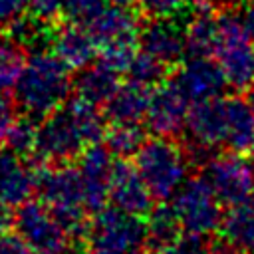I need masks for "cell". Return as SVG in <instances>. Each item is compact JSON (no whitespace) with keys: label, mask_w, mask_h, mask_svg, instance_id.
Wrapping results in <instances>:
<instances>
[{"label":"cell","mask_w":254,"mask_h":254,"mask_svg":"<svg viewBox=\"0 0 254 254\" xmlns=\"http://www.w3.org/2000/svg\"><path fill=\"white\" fill-rule=\"evenodd\" d=\"M105 113L79 95L65 99L58 109L38 119L34 155L50 165L77 159L105 135Z\"/></svg>","instance_id":"obj_1"},{"label":"cell","mask_w":254,"mask_h":254,"mask_svg":"<svg viewBox=\"0 0 254 254\" xmlns=\"http://www.w3.org/2000/svg\"><path fill=\"white\" fill-rule=\"evenodd\" d=\"M73 89L69 67L54 52H36L28 58L26 67L14 87V101L34 119L58 109Z\"/></svg>","instance_id":"obj_2"},{"label":"cell","mask_w":254,"mask_h":254,"mask_svg":"<svg viewBox=\"0 0 254 254\" xmlns=\"http://www.w3.org/2000/svg\"><path fill=\"white\" fill-rule=\"evenodd\" d=\"M135 167L155 200H169L187 181L189 153L175 137L155 135L145 139L135 153Z\"/></svg>","instance_id":"obj_3"},{"label":"cell","mask_w":254,"mask_h":254,"mask_svg":"<svg viewBox=\"0 0 254 254\" xmlns=\"http://www.w3.org/2000/svg\"><path fill=\"white\" fill-rule=\"evenodd\" d=\"M83 240L89 254H131L145 244L147 226L137 214L103 206L89 220Z\"/></svg>","instance_id":"obj_4"},{"label":"cell","mask_w":254,"mask_h":254,"mask_svg":"<svg viewBox=\"0 0 254 254\" xmlns=\"http://www.w3.org/2000/svg\"><path fill=\"white\" fill-rule=\"evenodd\" d=\"M214 58L232 89L246 91L254 83V42L246 34L240 16L230 12L218 14Z\"/></svg>","instance_id":"obj_5"},{"label":"cell","mask_w":254,"mask_h":254,"mask_svg":"<svg viewBox=\"0 0 254 254\" xmlns=\"http://www.w3.org/2000/svg\"><path fill=\"white\" fill-rule=\"evenodd\" d=\"M220 204V198L214 194L204 177L187 179L171 198V206L183 230L198 234H210L220 228L224 214Z\"/></svg>","instance_id":"obj_6"},{"label":"cell","mask_w":254,"mask_h":254,"mask_svg":"<svg viewBox=\"0 0 254 254\" xmlns=\"http://www.w3.org/2000/svg\"><path fill=\"white\" fill-rule=\"evenodd\" d=\"M16 232L34 254H65L71 238L60 224L56 212L44 200H26L14 214Z\"/></svg>","instance_id":"obj_7"},{"label":"cell","mask_w":254,"mask_h":254,"mask_svg":"<svg viewBox=\"0 0 254 254\" xmlns=\"http://www.w3.org/2000/svg\"><path fill=\"white\" fill-rule=\"evenodd\" d=\"M202 177L222 204L240 202L254 192V163L234 151L208 157L202 165Z\"/></svg>","instance_id":"obj_8"},{"label":"cell","mask_w":254,"mask_h":254,"mask_svg":"<svg viewBox=\"0 0 254 254\" xmlns=\"http://www.w3.org/2000/svg\"><path fill=\"white\" fill-rule=\"evenodd\" d=\"M185 131L189 135V159L208 155L210 149L226 145V97L192 103L187 115Z\"/></svg>","instance_id":"obj_9"},{"label":"cell","mask_w":254,"mask_h":254,"mask_svg":"<svg viewBox=\"0 0 254 254\" xmlns=\"http://www.w3.org/2000/svg\"><path fill=\"white\" fill-rule=\"evenodd\" d=\"M169 79L181 89L190 105L220 97L228 85L218 62L210 58H187L171 71Z\"/></svg>","instance_id":"obj_10"},{"label":"cell","mask_w":254,"mask_h":254,"mask_svg":"<svg viewBox=\"0 0 254 254\" xmlns=\"http://www.w3.org/2000/svg\"><path fill=\"white\" fill-rule=\"evenodd\" d=\"M189 109H190L189 99L167 77L161 85H157L151 91V101L145 115L147 127L155 135L177 137L185 131Z\"/></svg>","instance_id":"obj_11"},{"label":"cell","mask_w":254,"mask_h":254,"mask_svg":"<svg viewBox=\"0 0 254 254\" xmlns=\"http://www.w3.org/2000/svg\"><path fill=\"white\" fill-rule=\"evenodd\" d=\"M139 46L173 71L187 60L185 26H179L173 18H143Z\"/></svg>","instance_id":"obj_12"},{"label":"cell","mask_w":254,"mask_h":254,"mask_svg":"<svg viewBox=\"0 0 254 254\" xmlns=\"http://www.w3.org/2000/svg\"><path fill=\"white\" fill-rule=\"evenodd\" d=\"M40 198L54 210L62 208H87L83 183L77 167L67 163L50 165L38 169V189Z\"/></svg>","instance_id":"obj_13"},{"label":"cell","mask_w":254,"mask_h":254,"mask_svg":"<svg viewBox=\"0 0 254 254\" xmlns=\"http://www.w3.org/2000/svg\"><path fill=\"white\" fill-rule=\"evenodd\" d=\"M75 167H77L81 183H83L85 206H87V210L97 212L109 200L111 175H113V167H115L113 153L105 145L93 143L77 157Z\"/></svg>","instance_id":"obj_14"},{"label":"cell","mask_w":254,"mask_h":254,"mask_svg":"<svg viewBox=\"0 0 254 254\" xmlns=\"http://www.w3.org/2000/svg\"><path fill=\"white\" fill-rule=\"evenodd\" d=\"M48 42L52 44V52L69 69H81L89 65L99 54L97 42L91 36L89 28L67 18H62L52 26Z\"/></svg>","instance_id":"obj_15"},{"label":"cell","mask_w":254,"mask_h":254,"mask_svg":"<svg viewBox=\"0 0 254 254\" xmlns=\"http://www.w3.org/2000/svg\"><path fill=\"white\" fill-rule=\"evenodd\" d=\"M109 200L113 206L137 214L147 216L153 208V192L149 190L147 183L139 175L137 167L131 165L127 159L115 161L113 175H111V187H109Z\"/></svg>","instance_id":"obj_16"},{"label":"cell","mask_w":254,"mask_h":254,"mask_svg":"<svg viewBox=\"0 0 254 254\" xmlns=\"http://www.w3.org/2000/svg\"><path fill=\"white\" fill-rule=\"evenodd\" d=\"M38 189V169L20 153L0 149V198L20 206Z\"/></svg>","instance_id":"obj_17"},{"label":"cell","mask_w":254,"mask_h":254,"mask_svg":"<svg viewBox=\"0 0 254 254\" xmlns=\"http://www.w3.org/2000/svg\"><path fill=\"white\" fill-rule=\"evenodd\" d=\"M141 16L137 10L125 6H105L89 24V32L97 42V48L121 44V42H139Z\"/></svg>","instance_id":"obj_18"},{"label":"cell","mask_w":254,"mask_h":254,"mask_svg":"<svg viewBox=\"0 0 254 254\" xmlns=\"http://www.w3.org/2000/svg\"><path fill=\"white\" fill-rule=\"evenodd\" d=\"M151 91L153 89L133 83L129 79L127 83H121L105 103L103 113L107 121L109 123H141L149 109Z\"/></svg>","instance_id":"obj_19"},{"label":"cell","mask_w":254,"mask_h":254,"mask_svg":"<svg viewBox=\"0 0 254 254\" xmlns=\"http://www.w3.org/2000/svg\"><path fill=\"white\" fill-rule=\"evenodd\" d=\"M218 230L234 250L254 252V192L240 202L228 204Z\"/></svg>","instance_id":"obj_20"},{"label":"cell","mask_w":254,"mask_h":254,"mask_svg":"<svg viewBox=\"0 0 254 254\" xmlns=\"http://www.w3.org/2000/svg\"><path fill=\"white\" fill-rule=\"evenodd\" d=\"M121 85L119 81V71L113 69L111 65L103 64L101 60L91 62L89 65L77 69V75L73 77V89L75 95L95 103V105H105L107 99L115 93V89Z\"/></svg>","instance_id":"obj_21"},{"label":"cell","mask_w":254,"mask_h":254,"mask_svg":"<svg viewBox=\"0 0 254 254\" xmlns=\"http://www.w3.org/2000/svg\"><path fill=\"white\" fill-rule=\"evenodd\" d=\"M254 145V111L250 103L238 95L226 97V149L234 153H250Z\"/></svg>","instance_id":"obj_22"},{"label":"cell","mask_w":254,"mask_h":254,"mask_svg":"<svg viewBox=\"0 0 254 254\" xmlns=\"http://www.w3.org/2000/svg\"><path fill=\"white\" fill-rule=\"evenodd\" d=\"M218 40V16L210 10H196L185 24L187 58H210L214 56Z\"/></svg>","instance_id":"obj_23"},{"label":"cell","mask_w":254,"mask_h":254,"mask_svg":"<svg viewBox=\"0 0 254 254\" xmlns=\"http://www.w3.org/2000/svg\"><path fill=\"white\" fill-rule=\"evenodd\" d=\"M28 48L12 36L8 30L0 32V91L6 93L16 87L26 62H28Z\"/></svg>","instance_id":"obj_24"},{"label":"cell","mask_w":254,"mask_h":254,"mask_svg":"<svg viewBox=\"0 0 254 254\" xmlns=\"http://www.w3.org/2000/svg\"><path fill=\"white\" fill-rule=\"evenodd\" d=\"M147 242L151 248H155L157 252H165L175 240L177 236L183 232V226L173 210L171 204H159L153 206L147 214Z\"/></svg>","instance_id":"obj_25"},{"label":"cell","mask_w":254,"mask_h":254,"mask_svg":"<svg viewBox=\"0 0 254 254\" xmlns=\"http://www.w3.org/2000/svg\"><path fill=\"white\" fill-rule=\"evenodd\" d=\"M105 147L117 159L135 157L139 147L145 141V133L139 123H111L105 129Z\"/></svg>","instance_id":"obj_26"},{"label":"cell","mask_w":254,"mask_h":254,"mask_svg":"<svg viewBox=\"0 0 254 254\" xmlns=\"http://www.w3.org/2000/svg\"><path fill=\"white\" fill-rule=\"evenodd\" d=\"M125 73H127L129 81L139 83V85L149 87V89H155L157 85H161L171 75V69L163 62H159L157 58H153L151 54L141 50L135 54V58L129 64Z\"/></svg>","instance_id":"obj_27"},{"label":"cell","mask_w":254,"mask_h":254,"mask_svg":"<svg viewBox=\"0 0 254 254\" xmlns=\"http://www.w3.org/2000/svg\"><path fill=\"white\" fill-rule=\"evenodd\" d=\"M36 133H38V119L30 117V115H24V117H18L16 123L12 125V131L8 135V149L28 157V155H34L36 151Z\"/></svg>","instance_id":"obj_28"},{"label":"cell","mask_w":254,"mask_h":254,"mask_svg":"<svg viewBox=\"0 0 254 254\" xmlns=\"http://www.w3.org/2000/svg\"><path fill=\"white\" fill-rule=\"evenodd\" d=\"M187 8H194V0H135L141 18H173Z\"/></svg>","instance_id":"obj_29"},{"label":"cell","mask_w":254,"mask_h":254,"mask_svg":"<svg viewBox=\"0 0 254 254\" xmlns=\"http://www.w3.org/2000/svg\"><path fill=\"white\" fill-rule=\"evenodd\" d=\"M212 244L214 242L208 240V234L183 230L163 254H212Z\"/></svg>","instance_id":"obj_30"},{"label":"cell","mask_w":254,"mask_h":254,"mask_svg":"<svg viewBox=\"0 0 254 254\" xmlns=\"http://www.w3.org/2000/svg\"><path fill=\"white\" fill-rule=\"evenodd\" d=\"M105 6H107V0H65L64 18L87 26Z\"/></svg>","instance_id":"obj_31"},{"label":"cell","mask_w":254,"mask_h":254,"mask_svg":"<svg viewBox=\"0 0 254 254\" xmlns=\"http://www.w3.org/2000/svg\"><path fill=\"white\" fill-rule=\"evenodd\" d=\"M64 4L65 0H28L26 12L52 26L64 18Z\"/></svg>","instance_id":"obj_32"},{"label":"cell","mask_w":254,"mask_h":254,"mask_svg":"<svg viewBox=\"0 0 254 254\" xmlns=\"http://www.w3.org/2000/svg\"><path fill=\"white\" fill-rule=\"evenodd\" d=\"M16 101H12L6 93L0 91V149L8 143V135L12 131V125L16 123Z\"/></svg>","instance_id":"obj_33"},{"label":"cell","mask_w":254,"mask_h":254,"mask_svg":"<svg viewBox=\"0 0 254 254\" xmlns=\"http://www.w3.org/2000/svg\"><path fill=\"white\" fill-rule=\"evenodd\" d=\"M0 254H34V250L18 232L12 234L6 230L0 234Z\"/></svg>","instance_id":"obj_34"},{"label":"cell","mask_w":254,"mask_h":254,"mask_svg":"<svg viewBox=\"0 0 254 254\" xmlns=\"http://www.w3.org/2000/svg\"><path fill=\"white\" fill-rule=\"evenodd\" d=\"M28 8V0H0V26L12 24Z\"/></svg>","instance_id":"obj_35"},{"label":"cell","mask_w":254,"mask_h":254,"mask_svg":"<svg viewBox=\"0 0 254 254\" xmlns=\"http://www.w3.org/2000/svg\"><path fill=\"white\" fill-rule=\"evenodd\" d=\"M240 20H242V26H244L246 34H248V36L252 38V42H254V2H252V0H250V4L242 10Z\"/></svg>","instance_id":"obj_36"},{"label":"cell","mask_w":254,"mask_h":254,"mask_svg":"<svg viewBox=\"0 0 254 254\" xmlns=\"http://www.w3.org/2000/svg\"><path fill=\"white\" fill-rule=\"evenodd\" d=\"M12 224H14V214L10 210V204L4 198H0V234L6 232Z\"/></svg>","instance_id":"obj_37"},{"label":"cell","mask_w":254,"mask_h":254,"mask_svg":"<svg viewBox=\"0 0 254 254\" xmlns=\"http://www.w3.org/2000/svg\"><path fill=\"white\" fill-rule=\"evenodd\" d=\"M246 101L250 103V107H252V111H254V83L246 89Z\"/></svg>","instance_id":"obj_38"},{"label":"cell","mask_w":254,"mask_h":254,"mask_svg":"<svg viewBox=\"0 0 254 254\" xmlns=\"http://www.w3.org/2000/svg\"><path fill=\"white\" fill-rule=\"evenodd\" d=\"M111 4H115V6H125V8H131V6H135V0H109Z\"/></svg>","instance_id":"obj_39"},{"label":"cell","mask_w":254,"mask_h":254,"mask_svg":"<svg viewBox=\"0 0 254 254\" xmlns=\"http://www.w3.org/2000/svg\"><path fill=\"white\" fill-rule=\"evenodd\" d=\"M131 254H161V252H157L155 248H147V250H145V248L141 246L139 250H135V252H131Z\"/></svg>","instance_id":"obj_40"},{"label":"cell","mask_w":254,"mask_h":254,"mask_svg":"<svg viewBox=\"0 0 254 254\" xmlns=\"http://www.w3.org/2000/svg\"><path fill=\"white\" fill-rule=\"evenodd\" d=\"M250 155H252V163H254V145H252V149H250Z\"/></svg>","instance_id":"obj_41"},{"label":"cell","mask_w":254,"mask_h":254,"mask_svg":"<svg viewBox=\"0 0 254 254\" xmlns=\"http://www.w3.org/2000/svg\"><path fill=\"white\" fill-rule=\"evenodd\" d=\"M240 254H254V252H240Z\"/></svg>","instance_id":"obj_42"},{"label":"cell","mask_w":254,"mask_h":254,"mask_svg":"<svg viewBox=\"0 0 254 254\" xmlns=\"http://www.w3.org/2000/svg\"><path fill=\"white\" fill-rule=\"evenodd\" d=\"M248 2H250V0H248ZM252 2H254V0H252Z\"/></svg>","instance_id":"obj_43"}]
</instances>
